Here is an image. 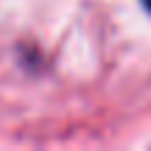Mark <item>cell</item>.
Segmentation results:
<instances>
[{"instance_id":"1","label":"cell","mask_w":151,"mask_h":151,"mask_svg":"<svg viewBox=\"0 0 151 151\" xmlns=\"http://www.w3.org/2000/svg\"><path fill=\"white\" fill-rule=\"evenodd\" d=\"M143 3H146V9H148V11H151V0H143Z\"/></svg>"}]
</instances>
